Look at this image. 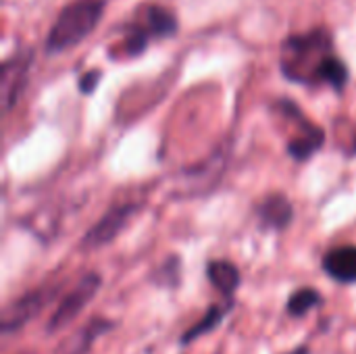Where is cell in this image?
Returning <instances> with one entry per match:
<instances>
[{
	"label": "cell",
	"instance_id": "cell-11",
	"mask_svg": "<svg viewBox=\"0 0 356 354\" xmlns=\"http://www.w3.org/2000/svg\"><path fill=\"white\" fill-rule=\"evenodd\" d=\"M207 277H209L211 286L219 294H223L227 300L234 298V294L238 292V288L242 284V273H240L238 265H234L232 261H225V259L211 261L207 265Z\"/></svg>",
	"mask_w": 356,
	"mask_h": 354
},
{
	"label": "cell",
	"instance_id": "cell-16",
	"mask_svg": "<svg viewBox=\"0 0 356 354\" xmlns=\"http://www.w3.org/2000/svg\"><path fill=\"white\" fill-rule=\"evenodd\" d=\"M100 79H102V71H98V69H90V71H86V73L79 77L77 88H79V92H81V94L90 96V94L96 90V86L100 83Z\"/></svg>",
	"mask_w": 356,
	"mask_h": 354
},
{
	"label": "cell",
	"instance_id": "cell-14",
	"mask_svg": "<svg viewBox=\"0 0 356 354\" xmlns=\"http://www.w3.org/2000/svg\"><path fill=\"white\" fill-rule=\"evenodd\" d=\"M321 305H323V296L317 290H313V288H300L294 294H290L288 305H286V311H288L290 317H298L300 319V317L309 315L313 309H317Z\"/></svg>",
	"mask_w": 356,
	"mask_h": 354
},
{
	"label": "cell",
	"instance_id": "cell-12",
	"mask_svg": "<svg viewBox=\"0 0 356 354\" xmlns=\"http://www.w3.org/2000/svg\"><path fill=\"white\" fill-rule=\"evenodd\" d=\"M234 300H227L225 305H211L209 307V311L202 315V319L198 321V323H194L188 332H184V336H181V344H192L194 340H198L200 336H204V334H209V332H213V330H217L221 323H223V319H225V315L234 309Z\"/></svg>",
	"mask_w": 356,
	"mask_h": 354
},
{
	"label": "cell",
	"instance_id": "cell-15",
	"mask_svg": "<svg viewBox=\"0 0 356 354\" xmlns=\"http://www.w3.org/2000/svg\"><path fill=\"white\" fill-rule=\"evenodd\" d=\"M150 280L156 286H163V288H177L179 282H181V261H179V257H175V255L167 257L156 267V271L152 273Z\"/></svg>",
	"mask_w": 356,
	"mask_h": 354
},
{
	"label": "cell",
	"instance_id": "cell-10",
	"mask_svg": "<svg viewBox=\"0 0 356 354\" xmlns=\"http://www.w3.org/2000/svg\"><path fill=\"white\" fill-rule=\"evenodd\" d=\"M323 271L338 284H356V244L327 250L323 257Z\"/></svg>",
	"mask_w": 356,
	"mask_h": 354
},
{
	"label": "cell",
	"instance_id": "cell-17",
	"mask_svg": "<svg viewBox=\"0 0 356 354\" xmlns=\"http://www.w3.org/2000/svg\"><path fill=\"white\" fill-rule=\"evenodd\" d=\"M286 354H311V348H309V346H298V348H294L292 353Z\"/></svg>",
	"mask_w": 356,
	"mask_h": 354
},
{
	"label": "cell",
	"instance_id": "cell-2",
	"mask_svg": "<svg viewBox=\"0 0 356 354\" xmlns=\"http://www.w3.org/2000/svg\"><path fill=\"white\" fill-rule=\"evenodd\" d=\"M179 29V21L175 13L163 4L146 2L140 4L134 15L121 25V40L115 44L108 54L113 58H136L140 56L152 40H163L175 35Z\"/></svg>",
	"mask_w": 356,
	"mask_h": 354
},
{
	"label": "cell",
	"instance_id": "cell-18",
	"mask_svg": "<svg viewBox=\"0 0 356 354\" xmlns=\"http://www.w3.org/2000/svg\"><path fill=\"white\" fill-rule=\"evenodd\" d=\"M353 152H355V154H356V142H355V146H353Z\"/></svg>",
	"mask_w": 356,
	"mask_h": 354
},
{
	"label": "cell",
	"instance_id": "cell-6",
	"mask_svg": "<svg viewBox=\"0 0 356 354\" xmlns=\"http://www.w3.org/2000/svg\"><path fill=\"white\" fill-rule=\"evenodd\" d=\"M60 292V286H44L23 294L21 298L13 300L2 311V334L8 336L21 328H25L33 317H38Z\"/></svg>",
	"mask_w": 356,
	"mask_h": 354
},
{
	"label": "cell",
	"instance_id": "cell-8",
	"mask_svg": "<svg viewBox=\"0 0 356 354\" xmlns=\"http://www.w3.org/2000/svg\"><path fill=\"white\" fill-rule=\"evenodd\" d=\"M33 63V50L23 48L10 54L0 69V92H2V108L8 113L21 98L27 79H29V69Z\"/></svg>",
	"mask_w": 356,
	"mask_h": 354
},
{
	"label": "cell",
	"instance_id": "cell-13",
	"mask_svg": "<svg viewBox=\"0 0 356 354\" xmlns=\"http://www.w3.org/2000/svg\"><path fill=\"white\" fill-rule=\"evenodd\" d=\"M115 323L104 319V317H92L77 334H75V340L69 348V354H86L90 351V346L102 336L106 334L108 330H113Z\"/></svg>",
	"mask_w": 356,
	"mask_h": 354
},
{
	"label": "cell",
	"instance_id": "cell-1",
	"mask_svg": "<svg viewBox=\"0 0 356 354\" xmlns=\"http://www.w3.org/2000/svg\"><path fill=\"white\" fill-rule=\"evenodd\" d=\"M280 69L286 79L302 86H330L342 92L350 79L346 63L336 54L334 35L327 27L292 33L282 42Z\"/></svg>",
	"mask_w": 356,
	"mask_h": 354
},
{
	"label": "cell",
	"instance_id": "cell-7",
	"mask_svg": "<svg viewBox=\"0 0 356 354\" xmlns=\"http://www.w3.org/2000/svg\"><path fill=\"white\" fill-rule=\"evenodd\" d=\"M140 211V204H134V202H127V204H115L111 207L102 217L100 221H96L88 234L83 236L81 240V248L92 252V250H98L102 246H108L113 240H117V236L127 227L131 215H136Z\"/></svg>",
	"mask_w": 356,
	"mask_h": 354
},
{
	"label": "cell",
	"instance_id": "cell-9",
	"mask_svg": "<svg viewBox=\"0 0 356 354\" xmlns=\"http://www.w3.org/2000/svg\"><path fill=\"white\" fill-rule=\"evenodd\" d=\"M257 217L263 230H273V232H284L290 227L294 219V207L290 198L282 192L267 194L259 207H257Z\"/></svg>",
	"mask_w": 356,
	"mask_h": 354
},
{
	"label": "cell",
	"instance_id": "cell-4",
	"mask_svg": "<svg viewBox=\"0 0 356 354\" xmlns=\"http://www.w3.org/2000/svg\"><path fill=\"white\" fill-rule=\"evenodd\" d=\"M273 111H277L284 119L292 121L298 131L296 136L288 142L286 150L288 154L298 161V163H305L309 161L315 152H319L325 144V131L321 125L313 123L305 113L302 108H298V104L290 98H280L275 104H273Z\"/></svg>",
	"mask_w": 356,
	"mask_h": 354
},
{
	"label": "cell",
	"instance_id": "cell-3",
	"mask_svg": "<svg viewBox=\"0 0 356 354\" xmlns=\"http://www.w3.org/2000/svg\"><path fill=\"white\" fill-rule=\"evenodd\" d=\"M106 0H73L67 4L56 21L52 23L44 48L48 54H58L75 48L81 40H86L98 25L104 15Z\"/></svg>",
	"mask_w": 356,
	"mask_h": 354
},
{
	"label": "cell",
	"instance_id": "cell-5",
	"mask_svg": "<svg viewBox=\"0 0 356 354\" xmlns=\"http://www.w3.org/2000/svg\"><path fill=\"white\" fill-rule=\"evenodd\" d=\"M102 286V277L98 273H86L79 284L58 303L56 311L50 315L48 323H46V334H56L60 330H65L73 319H77V315L90 305V300L98 294Z\"/></svg>",
	"mask_w": 356,
	"mask_h": 354
}]
</instances>
